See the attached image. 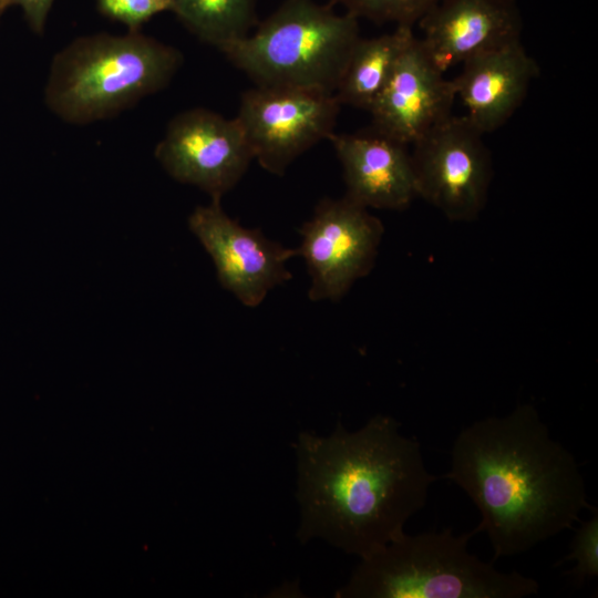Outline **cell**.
Listing matches in <instances>:
<instances>
[{"label":"cell","instance_id":"6da1fadb","mask_svg":"<svg viewBox=\"0 0 598 598\" xmlns=\"http://www.w3.org/2000/svg\"><path fill=\"white\" fill-rule=\"evenodd\" d=\"M296 455L298 539L320 538L360 558L404 533L437 478L427 472L419 442L382 414L355 432L340 422L326 437L301 432Z\"/></svg>","mask_w":598,"mask_h":598},{"label":"cell","instance_id":"7a4b0ae2","mask_svg":"<svg viewBox=\"0 0 598 598\" xmlns=\"http://www.w3.org/2000/svg\"><path fill=\"white\" fill-rule=\"evenodd\" d=\"M458 485L481 514L493 560L530 550L590 509L586 484L571 452L554 440L532 404L464 427L443 475Z\"/></svg>","mask_w":598,"mask_h":598},{"label":"cell","instance_id":"3957f363","mask_svg":"<svg viewBox=\"0 0 598 598\" xmlns=\"http://www.w3.org/2000/svg\"><path fill=\"white\" fill-rule=\"evenodd\" d=\"M182 62L176 48L140 31L83 35L53 56L44 102L69 124L110 118L166 87Z\"/></svg>","mask_w":598,"mask_h":598},{"label":"cell","instance_id":"277c9868","mask_svg":"<svg viewBox=\"0 0 598 598\" xmlns=\"http://www.w3.org/2000/svg\"><path fill=\"white\" fill-rule=\"evenodd\" d=\"M473 530L403 533L361 558L338 598H523L539 590L536 579L497 570L467 549Z\"/></svg>","mask_w":598,"mask_h":598},{"label":"cell","instance_id":"5b68a950","mask_svg":"<svg viewBox=\"0 0 598 598\" xmlns=\"http://www.w3.org/2000/svg\"><path fill=\"white\" fill-rule=\"evenodd\" d=\"M359 30L357 17L331 3L285 0L254 34L219 51L256 85L334 93Z\"/></svg>","mask_w":598,"mask_h":598},{"label":"cell","instance_id":"8992f818","mask_svg":"<svg viewBox=\"0 0 598 598\" xmlns=\"http://www.w3.org/2000/svg\"><path fill=\"white\" fill-rule=\"evenodd\" d=\"M483 136L452 115L412 144L417 197L452 221H472L486 205L493 165Z\"/></svg>","mask_w":598,"mask_h":598},{"label":"cell","instance_id":"52a82bcc","mask_svg":"<svg viewBox=\"0 0 598 598\" xmlns=\"http://www.w3.org/2000/svg\"><path fill=\"white\" fill-rule=\"evenodd\" d=\"M340 107L334 93L256 85L243 92L236 118L254 158L270 174L281 176L298 156L329 140Z\"/></svg>","mask_w":598,"mask_h":598},{"label":"cell","instance_id":"ba28073f","mask_svg":"<svg viewBox=\"0 0 598 598\" xmlns=\"http://www.w3.org/2000/svg\"><path fill=\"white\" fill-rule=\"evenodd\" d=\"M383 233L382 221L347 196L321 199L299 229L297 255L311 279L309 299L338 301L369 275Z\"/></svg>","mask_w":598,"mask_h":598},{"label":"cell","instance_id":"9c48e42d","mask_svg":"<svg viewBox=\"0 0 598 598\" xmlns=\"http://www.w3.org/2000/svg\"><path fill=\"white\" fill-rule=\"evenodd\" d=\"M154 155L169 176L212 199L231 190L254 159L238 120L203 107L175 115Z\"/></svg>","mask_w":598,"mask_h":598},{"label":"cell","instance_id":"30bf717a","mask_svg":"<svg viewBox=\"0 0 598 598\" xmlns=\"http://www.w3.org/2000/svg\"><path fill=\"white\" fill-rule=\"evenodd\" d=\"M188 226L212 257L221 287L244 306H259L271 289L292 278L286 262L298 256L297 248L241 226L224 212L220 199L196 207Z\"/></svg>","mask_w":598,"mask_h":598},{"label":"cell","instance_id":"8fae6325","mask_svg":"<svg viewBox=\"0 0 598 598\" xmlns=\"http://www.w3.org/2000/svg\"><path fill=\"white\" fill-rule=\"evenodd\" d=\"M456 101L447 80L414 37L369 110L374 131L412 145L453 115Z\"/></svg>","mask_w":598,"mask_h":598},{"label":"cell","instance_id":"7c38bea8","mask_svg":"<svg viewBox=\"0 0 598 598\" xmlns=\"http://www.w3.org/2000/svg\"><path fill=\"white\" fill-rule=\"evenodd\" d=\"M417 24L425 53L444 73L474 55L522 41L515 0H436Z\"/></svg>","mask_w":598,"mask_h":598},{"label":"cell","instance_id":"4fadbf2b","mask_svg":"<svg viewBox=\"0 0 598 598\" xmlns=\"http://www.w3.org/2000/svg\"><path fill=\"white\" fill-rule=\"evenodd\" d=\"M329 140L341 163L349 199L368 209L402 210L417 197L409 145L373 128L333 133Z\"/></svg>","mask_w":598,"mask_h":598},{"label":"cell","instance_id":"5bb4252c","mask_svg":"<svg viewBox=\"0 0 598 598\" xmlns=\"http://www.w3.org/2000/svg\"><path fill=\"white\" fill-rule=\"evenodd\" d=\"M537 74V63L517 41L466 60L452 83L464 116L485 135L512 117Z\"/></svg>","mask_w":598,"mask_h":598},{"label":"cell","instance_id":"9a60e30c","mask_svg":"<svg viewBox=\"0 0 598 598\" xmlns=\"http://www.w3.org/2000/svg\"><path fill=\"white\" fill-rule=\"evenodd\" d=\"M414 37L410 25H396L374 38L360 37L334 92L340 104L369 112Z\"/></svg>","mask_w":598,"mask_h":598},{"label":"cell","instance_id":"2e32d148","mask_svg":"<svg viewBox=\"0 0 598 598\" xmlns=\"http://www.w3.org/2000/svg\"><path fill=\"white\" fill-rule=\"evenodd\" d=\"M200 41L218 50L258 24L256 0H171V10Z\"/></svg>","mask_w":598,"mask_h":598},{"label":"cell","instance_id":"e0dca14e","mask_svg":"<svg viewBox=\"0 0 598 598\" xmlns=\"http://www.w3.org/2000/svg\"><path fill=\"white\" fill-rule=\"evenodd\" d=\"M436 0H329L358 19L414 27Z\"/></svg>","mask_w":598,"mask_h":598},{"label":"cell","instance_id":"ac0fdd59","mask_svg":"<svg viewBox=\"0 0 598 598\" xmlns=\"http://www.w3.org/2000/svg\"><path fill=\"white\" fill-rule=\"evenodd\" d=\"M591 516L581 523L571 542L570 553L556 565L575 561V567L567 571L573 575L576 585L598 576V511L591 508Z\"/></svg>","mask_w":598,"mask_h":598},{"label":"cell","instance_id":"d6986e66","mask_svg":"<svg viewBox=\"0 0 598 598\" xmlns=\"http://www.w3.org/2000/svg\"><path fill=\"white\" fill-rule=\"evenodd\" d=\"M104 17L123 23L128 31L140 28L154 16L171 10V0H95Z\"/></svg>","mask_w":598,"mask_h":598},{"label":"cell","instance_id":"ffe728a7","mask_svg":"<svg viewBox=\"0 0 598 598\" xmlns=\"http://www.w3.org/2000/svg\"><path fill=\"white\" fill-rule=\"evenodd\" d=\"M54 1L55 0H8V3L9 7H20L31 31L42 35Z\"/></svg>","mask_w":598,"mask_h":598},{"label":"cell","instance_id":"44dd1931","mask_svg":"<svg viewBox=\"0 0 598 598\" xmlns=\"http://www.w3.org/2000/svg\"><path fill=\"white\" fill-rule=\"evenodd\" d=\"M9 8L8 0H0V18L4 13V11Z\"/></svg>","mask_w":598,"mask_h":598}]
</instances>
